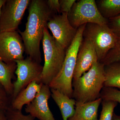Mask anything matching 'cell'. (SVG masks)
I'll return each instance as SVG.
<instances>
[{
	"label": "cell",
	"mask_w": 120,
	"mask_h": 120,
	"mask_svg": "<svg viewBox=\"0 0 120 120\" xmlns=\"http://www.w3.org/2000/svg\"><path fill=\"white\" fill-rule=\"evenodd\" d=\"M53 13L50 10L45 0H32L29 5L28 15L24 31L18 32L22 37L25 52L33 60L41 64V41L43 31Z\"/></svg>",
	"instance_id": "cell-1"
},
{
	"label": "cell",
	"mask_w": 120,
	"mask_h": 120,
	"mask_svg": "<svg viewBox=\"0 0 120 120\" xmlns=\"http://www.w3.org/2000/svg\"><path fill=\"white\" fill-rule=\"evenodd\" d=\"M105 79V66L96 61L81 77L73 79V98L82 103L95 101L100 98Z\"/></svg>",
	"instance_id": "cell-2"
},
{
	"label": "cell",
	"mask_w": 120,
	"mask_h": 120,
	"mask_svg": "<svg viewBox=\"0 0 120 120\" xmlns=\"http://www.w3.org/2000/svg\"><path fill=\"white\" fill-rule=\"evenodd\" d=\"M86 24L77 28L75 36L66 50L64 61L60 72L49 85L50 88L58 90L71 98H73L72 83L77 54L82 42Z\"/></svg>",
	"instance_id": "cell-3"
},
{
	"label": "cell",
	"mask_w": 120,
	"mask_h": 120,
	"mask_svg": "<svg viewBox=\"0 0 120 120\" xmlns=\"http://www.w3.org/2000/svg\"><path fill=\"white\" fill-rule=\"evenodd\" d=\"M42 41L45 63L41 75V83L49 86L61 69L66 50L50 34L47 27L44 29Z\"/></svg>",
	"instance_id": "cell-4"
},
{
	"label": "cell",
	"mask_w": 120,
	"mask_h": 120,
	"mask_svg": "<svg viewBox=\"0 0 120 120\" xmlns=\"http://www.w3.org/2000/svg\"><path fill=\"white\" fill-rule=\"evenodd\" d=\"M83 37L94 46L98 61L101 62L110 50L115 46L117 35L108 26L89 23L86 24Z\"/></svg>",
	"instance_id": "cell-5"
},
{
	"label": "cell",
	"mask_w": 120,
	"mask_h": 120,
	"mask_svg": "<svg viewBox=\"0 0 120 120\" xmlns=\"http://www.w3.org/2000/svg\"><path fill=\"white\" fill-rule=\"evenodd\" d=\"M68 18L71 26L76 29L87 23L108 24V20L101 14L94 0L76 1L68 13Z\"/></svg>",
	"instance_id": "cell-6"
},
{
	"label": "cell",
	"mask_w": 120,
	"mask_h": 120,
	"mask_svg": "<svg viewBox=\"0 0 120 120\" xmlns=\"http://www.w3.org/2000/svg\"><path fill=\"white\" fill-rule=\"evenodd\" d=\"M15 62L17 64L15 73L17 79L13 82L12 101L31 82L36 81L38 83H41V75L43 68L41 64L28 56L25 59L17 60Z\"/></svg>",
	"instance_id": "cell-7"
},
{
	"label": "cell",
	"mask_w": 120,
	"mask_h": 120,
	"mask_svg": "<svg viewBox=\"0 0 120 120\" xmlns=\"http://www.w3.org/2000/svg\"><path fill=\"white\" fill-rule=\"evenodd\" d=\"M30 0H6L0 16V32L16 31Z\"/></svg>",
	"instance_id": "cell-8"
},
{
	"label": "cell",
	"mask_w": 120,
	"mask_h": 120,
	"mask_svg": "<svg viewBox=\"0 0 120 120\" xmlns=\"http://www.w3.org/2000/svg\"><path fill=\"white\" fill-rule=\"evenodd\" d=\"M25 47L17 31L0 32V60L10 64L24 59Z\"/></svg>",
	"instance_id": "cell-9"
},
{
	"label": "cell",
	"mask_w": 120,
	"mask_h": 120,
	"mask_svg": "<svg viewBox=\"0 0 120 120\" xmlns=\"http://www.w3.org/2000/svg\"><path fill=\"white\" fill-rule=\"evenodd\" d=\"M47 27L56 41L66 50L72 42L77 30L69 22L66 13L53 15L47 22Z\"/></svg>",
	"instance_id": "cell-10"
},
{
	"label": "cell",
	"mask_w": 120,
	"mask_h": 120,
	"mask_svg": "<svg viewBox=\"0 0 120 120\" xmlns=\"http://www.w3.org/2000/svg\"><path fill=\"white\" fill-rule=\"evenodd\" d=\"M51 96L49 85L43 84L34 99L25 108V112L39 120H56L49 107L48 101Z\"/></svg>",
	"instance_id": "cell-11"
},
{
	"label": "cell",
	"mask_w": 120,
	"mask_h": 120,
	"mask_svg": "<svg viewBox=\"0 0 120 120\" xmlns=\"http://www.w3.org/2000/svg\"><path fill=\"white\" fill-rule=\"evenodd\" d=\"M83 41L77 54L73 79H76L87 71L94 62L98 61L94 46L87 39Z\"/></svg>",
	"instance_id": "cell-12"
},
{
	"label": "cell",
	"mask_w": 120,
	"mask_h": 120,
	"mask_svg": "<svg viewBox=\"0 0 120 120\" xmlns=\"http://www.w3.org/2000/svg\"><path fill=\"white\" fill-rule=\"evenodd\" d=\"M102 102V99L100 98L87 103L76 102L75 114L68 120H98V111Z\"/></svg>",
	"instance_id": "cell-13"
},
{
	"label": "cell",
	"mask_w": 120,
	"mask_h": 120,
	"mask_svg": "<svg viewBox=\"0 0 120 120\" xmlns=\"http://www.w3.org/2000/svg\"><path fill=\"white\" fill-rule=\"evenodd\" d=\"M42 85V83H38L36 81L30 83L12 101L11 107L14 109L22 111L24 105H28L34 99L41 90Z\"/></svg>",
	"instance_id": "cell-14"
},
{
	"label": "cell",
	"mask_w": 120,
	"mask_h": 120,
	"mask_svg": "<svg viewBox=\"0 0 120 120\" xmlns=\"http://www.w3.org/2000/svg\"><path fill=\"white\" fill-rule=\"evenodd\" d=\"M50 90L51 96L60 109L63 120H68L75 114L76 101L58 90Z\"/></svg>",
	"instance_id": "cell-15"
},
{
	"label": "cell",
	"mask_w": 120,
	"mask_h": 120,
	"mask_svg": "<svg viewBox=\"0 0 120 120\" xmlns=\"http://www.w3.org/2000/svg\"><path fill=\"white\" fill-rule=\"evenodd\" d=\"M17 68L16 62L6 64L0 60V83L11 97L13 94V84L12 79H15V71Z\"/></svg>",
	"instance_id": "cell-16"
},
{
	"label": "cell",
	"mask_w": 120,
	"mask_h": 120,
	"mask_svg": "<svg viewBox=\"0 0 120 120\" xmlns=\"http://www.w3.org/2000/svg\"><path fill=\"white\" fill-rule=\"evenodd\" d=\"M105 72L104 87L120 89V62L105 65Z\"/></svg>",
	"instance_id": "cell-17"
},
{
	"label": "cell",
	"mask_w": 120,
	"mask_h": 120,
	"mask_svg": "<svg viewBox=\"0 0 120 120\" xmlns=\"http://www.w3.org/2000/svg\"><path fill=\"white\" fill-rule=\"evenodd\" d=\"M97 4L99 11L105 19H110L120 14V0H101Z\"/></svg>",
	"instance_id": "cell-18"
},
{
	"label": "cell",
	"mask_w": 120,
	"mask_h": 120,
	"mask_svg": "<svg viewBox=\"0 0 120 120\" xmlns=\"http://www.w3.org/2000/svg\"><path fill=\"white\" fill-rule=\"evenodd\" d=\"M100 62L105 66L114 62H120V34L117 35V41L114 47L108 52Z\"/></svg>",
	"instance_id": "cell-19"
},
{
	"label": "cell",
	"mask_w": 120,
	"mask_h": 120,
	"mask_svg": "<svg viewBox=\"0 0 120 120\" xmlns=\"http://www.w3.org/2000/svg\"><path fill=\"white\" fill-rule=\"evenodd\" d=\"M100 98L102 101H113L120 105V89L104 87L101 91Z\"/></svg>",
	"instance_id": "cell-20"
},
{
	"label": "cell",
	"mask_w": 120,
	"mask_h": 120,
	"mask_svg": "<svg viewBox=\"0 0 120 120\" xmlns=\"http://www.w3.org/2000/svg\"><path fill=\"white\" fill-rule=\"evenodd\" d=\"M117 104L113 101H102V109L98 120H112L114 110Z\"/></svg>",
	"instance_id": "cell-21"
},
{
	"label": "cell",
	"mask_w": 120,
	"mask_h": 120,
	"mask_svg": "<svg viewBox=\"0 0 120 120\" xmlns=\"http://www.w3.org/2000/svg\"><path fill=\"white\" fill-rule=\"evenodd\" d=\"M5 113L7 120H34L35 118L30 114L24 115L22 111L14 109L11 106Z\"/></svg>",
	"instance_id": "cell-22"
},
{
	"label": "cell",
	"mask_w": 120,
	"mask_h": 120,
	"mask_svg": "<svg viewBox=\"0 0 120 120\" xmlns=\"http://www.w3.org/2000/svg\"><path fill=\"white\" fill-rule=\"evenodd\" d=\"M11 96L0 83V112H6L11 106Z\"/></svg>",
	"instance_id": "cell-23"
},
{
	"label": "cell",
	"mask_w": 120,
	"mask_h": 120,
	"mask_svg": "<svg viewBox=\"0 0 120 120\" xmlns=\"http://www.w3.org/2000/svg\"><path fill=\"white\" fill-rule=\"evenodd\" d=\"M110 25L109 26L116 34H120V14L109 19Z\"/></svg>",
	"instance_id": "cell-24"
},
{
	"label": "cell",
	"mask_w": 120,
	"mask_h": 120,
	"mask_svg": "<svg viewBox=\"0 0 120 120\" xmlns=\"http://www.w3.org/2000/svg\"><path fill=\"white\" fill-rule=\"evenodd\" d=\"M76 1V0H60V13H68Z\"/></svg>",
	"instance_id": "cell-25"
},
{
	"label": "cell",
	"mask_w": 120,
	"mask_h": 120,
	"mask_svg": "<svg viewBox=\"0 0 120 120\" xmlns=\"http://www.w3.org/2000/svg\"><path fill=\"white\" fill-rule=\"evenodd\" d=\"M46 1L48 8L53 13H60V0H47Z\"/></svg>",
	"instance_id": "cell-26"
},
{
	"label": "cell",
	"mask_w": 120,
	"mask_h": 120,
	"mask_svg": "<svg viewBox=\"0 0 120 120\" xmlns=\"http://www.w3.org/2000/svg\"><path fill=\"white\" fill-rule=\"evenodd\" d=\"M0 120H7L5 112H0Z\"/></svg>",
	"instance_id": "cell-27"
},
{
	"label": "cell",
	"mask_w": 120,
	"mask_h": 120,
	"mask_svg": "<svg viewBox=\"0 0 120 120\" xmlns=\"http://www.w3.org/2000/svg\"><path fill=\"white\" fill-rule=\"evenodd\" d=\"M6 0H0V16L1 14V9H2V7Z\"/></svg>",
	"instance_id": "cell-28"
},
{
	"label": "cell",
	"mask_w": 120,
	"mask_h": 120,
	"mask_svg": "<svg viewBox=\"0 0 120 120\" xmlns=\"http://www.w3.org/2000/svg\"><path fill=\"white\" fill-rule=\"evenodd\" d=\"M112 120H120V116L116 115L114 113Z\"/></svg>",
	"instance_id": "cell-29"
}]
</instances>
